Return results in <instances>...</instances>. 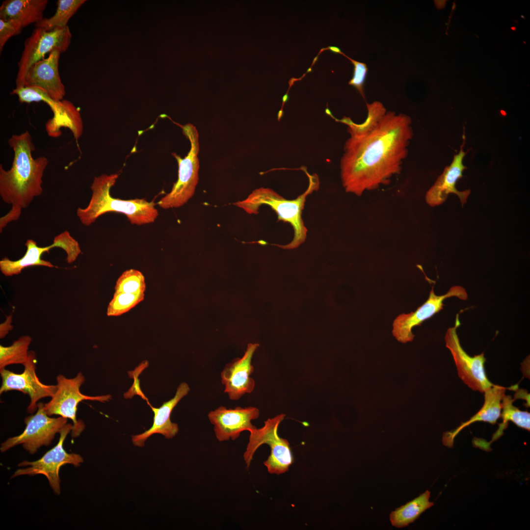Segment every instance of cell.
<instances>
[{
  "instance_id": "83f0119b",
  "label": "cell",
  "mask_w": 530,
  "mask_h": 530,
  "mask_svg": "<svg viewBox=\"0 0 530 530\" xmlns=\"http://www.w3.org/2000/svg\"><path fill=\"white\" fill-rule=\"evenodd\" d=\"M144 298V292L114 293L107 309L108 316H118L130 311Z\"/></svg>"
},
{
  "instance_id": "4fadbf2b",
  "label": "cell",
  "mask_w": 530,
  "mask_h": 530,
  "mask_svg": "<svg viewBox=\"0 0 530 530\" xmlns=\"http://www.w3.org/2000/svg\"><path fill=\"white\" fill-rule=\"evenodd\" d=\"M36 356L33 351H29L28 359L24 366V370L16 373L7 369L0 370L1 385L0 394L16 390L27 395L30 403L27 408L28 413H34L37 409L38 401L45 398H52L55 392L56 385H46L39 379L36 373Z\"/></svg>"
},
{
  "instance_id": "cb8c5ba5",
  "label": "cell",
  "mask_w": 530,
  "mask_h": 530,
  "mask_svg": "<svg viewBox=\"0 0 530 530\" xmlns=\"http://www.w3.org/2000/svg\"><path fill=\"white\" fill-rule=\"evenodd\" d=\"M430 497V492L426 490L418 497L396 508L390 515L392 525L402 528L414 522L424 512L434 505V503L429 501Z\"/></svg>"
},
{
  "instance_id": "8992f818",
  "label": "cell",
  "mask_w": 530,
  "mask_h": 530,
  "mask_svg": "<svg viewBox=\"0 0 530 530\" xmlns=\"http://www.w3.org/2000/svg\"><path fill=\"white\" fill-rule=\"evenodd\" d=\"M181 127L183 133L190 142V148L184 158L176 153L172 154L178 164V179L171 190L158 202L163 209L178 208L185 204L193 196L199 180V142L197 130L191 124Z\"/></svg>"
},
{
  "instance_id": "f1b7e54d",
  "label": "cell",
  "mask_w": 530,
  "mask_h": 530,
  "mask_svg": "<svg viewBox=\"0 0 530 530\" xmlns=\"http://www.w3.org/2000/svg\"><path fill=\"white\" fill-rule=\"evenodd\" d=\"M145 289L143 274L137 270L130 269L124 271L117 280L115 293L144 292Z\"/></svg>"
},
{
  "instance_id": "7a4b0ae2",
  "label": "cell",
  "mask_w": 530,
  "mask_h": 530,
  "mask_svg": "<svg viewBox=\"0 0 530 530\" xmlns=\"http://www.w3.org/2000/svg\"><path fill=\"white\" fill-rule=\"evenodd\" d=\"M8 143L14 157L10 169L0 165V196L11 208L0 219V233L9 222L18 220L22 211L42 193V178L49 163L45 156L32 157L35 147L28 131L12 135Z\"/></svg>"
},
{
  "instance_id": "5b68a950",
  "label": "cell",
  "mask_w": 530,
  "mask_h": 530,
  "mask_svg": "<svg viewBox=\"0 0 530 530\" xmlns=\"http://www.w3.org/2000/svg\"><path fill=\"white\" fill-rule=\"evenodd\" d=\"M285 417L284 414L268 418L264 425L251 430L249 442L243 457L246 466H250L257 449L263 444L270 447V454L264 464L271 474L280 475L289 470L293 462V457L287 440L281 438L278 433L280 423Z\"/></svg>"
},
{
  "instance_id": "3957f363",
  "label": "cell",
  "mask_w": 530,
  "mask_h": 530,
  "mask_svg": "<svg viewBox=\"0 0 530 530\" xmlns=\"http://www.w3.org/2000/svg\"><path fill=\"white\" fill-rule=\"evenodd\" d=\"M119 175L103 174L95 177L91 185L92 195L88 205L78 208L76 214L81 223L89 226L99 217L107 212L124 214L130 223L138 226L154 222L159 215L154 201L136 198L123 200L114 198L110 194Z\"/></svg>"
},
{
  "instance_id": "9c48e42d",
  "label": "cell",
  "mask_w": 530,
  "mask_h": 530,
  "mask_svg": "<svg viewBox=\"0 0 530 530\" xmlns=\"http://www.w3.org/2000/svg\"><path fill=\"white\" fill-rule=\"evenodd\" d=\"M72 38L68 26L46 30L35 27L24 43V50L18 63L16 87L24 85L25 79L29 68L43 59L53 51L59 50L61 53L69 48Z\"/></svg>"
},
{
  "instance_id": "ac0fdd59",
  "label": "cell",
  "mask_w": 530,
  "mask_h": 530,
  "mask_svg": "<svg viewBox=\"0 0 530 530\" xmlns=\"http://www.w3.org/2000/svg\"><path fill=\"white\" fill-rule=\"evenodd\" d=\"M463 142L458 154L455 155L450 165L446 166L434 185L426 192L425 200L428 205L435 207L443 204L447 199L448 194L454 193L459 197L462 205L467 202L470 194V190L458 191L456 188L457 181L462 177V172L466 167L463 164V159L467 152L463 150L465 143V135H463Z\"/></svg>"
},
{
  "instance_id": "30bf717a",
  "label": "cell",
  "mask_w": 530,
  "mask_h": 530,
  "mask_svg": "<svg viewBox=\"0 0 530 530\" xmlns=\"http://www.w3.org/2000/svg\"><path fill=\"white\" fill-rule=\"evenodd\" d=\"M73 424H66L59 433L60 437L58 443L48 451L41 458L34 461H24L19 464V467H27L16 470L11 477L22 475H43L47 478L49 484L54 493H60L59 471L66 464L78 467L83 462L82 457L79 454L67 452L63 445L67 435L72 431Z\"/></svg>"
},
{
  "instance_id": "6da1fadb",
  "label": "cell",
  "mask_w": 530,
  "mask_h": 530,
  "mask_svg": "<svg viewBox=\"0 0 530 530\" xmlns=\"http://www.w3.org/2000/svg\"><path fill=\"white\" fill-rule=\"evenodd\" d=\"M411 124L407 115L389 111L370 132L350 135L340 163L346 192L360 196L400 173L413 136Z\"/></svg>"
},
{
  "instance_id": "ffe728a7",
  "label": "cell",
  "mask_w": 530,
  "mask_h": 530,
  "mask_svg": "<svg viewBox=\"0 0 530 530\" xmlns=\"http://www.w3.org/2000/svg\"><path fill=\"white\" fill-rule=\"evenodd\" d=\"M509 389L494 384L484 393V403L480 409L469 420L461 423L456 428L444 432L442 443L444 446L452 448L455 437L465 427L476 422H484L495 424L500 418L501 402L506 390Z\"/></svg>"
},
{
  "instance_id": "f546056e",
  "label": "cell",
  "mask_w": 530,
  "mask_h": 530,
  "mask_svg": "<svg viewBox=\"0 0 530 530\" xmlns=\"http://www.w3.org/2000/svg\"><path fill=\"white\" fill-rule=\"evenodd\" d=\"M341 54L347 58L354 66L353 77L348 82V84L354 87L360 93L362 97L365 99L364 92V84L368 71L367 65L364 63L350 58L343 53Z\"/></svg>"
},
{
  "instance_id": "484cf974",
  "label": "cell",
  "mask_w": 530,
  "mask_h": 530,
  "mask_svg": "<svg viewBox=\"0 0 530 530\" xmlns=\"http://www.w3.org/2000/svg\"><path fill=\"white\" fill-rule=\"evenodd\" d=\"M367 106L368 116L366 119L361 124L355 123L350 118L347 117H344L342 119L338 120V121L347 125V132L350 135H363L370 132L387 112L383 105L378 101H375L371 104L367 103Z\"/></svg>"
},
{
  "instance_id": "603a6c76",
  "label": "cell",
  "mask_w": 530,
  "mask_h": 530,
  "mask_svg": "<svg viewBox=\"0 0 530 530\" xmlns=\"http://www.w3.org/2000/svg\"><path fill=\"white\" fill-rule=\"evenodd\" d=\"M515 399L509 395H504L501 402L500 418L502 419V422L498 424L499 427L493 434L492 439L489 442L482 439L475 438L473 441L474 446L484 450H490V445L503 435L504 431L508 426L509 422L513 423L522 429L530 431V413L527 411L520 410L515 406L513 405Z\"/></svg>"
},
{
  "instance_id": "2e32d148",
  "label": "cell",
  "mask_w": 530,
  "mask_h": 530,
  "mask_svg": "<svg viewBox=\"0 0 530 530\" xmlns=\"http://www.w3.org/2000/svg\"><path fill=\"white\" fill-rule=\"evenodd\" d=\"M259 346L250 343L241 358L234 359L227 364L221 372V383L225 386L224 393L231 400L239 399L245 394L251 393L255 382L251 377L254 371L251 364L253 355Z\"/></svg>"
},
{
  "instance_id": "836d02e7",
  "label": "cell",
  "mask_w": 530,
  "mask_h": 530,
  "mask_svg": "<svg viewBox=\"0 0 530 530\" xmlns=\"http://www.w3.org/2000/svg\"><path fill=\"white\" fill-rule=\"evenodd\" d=\"M323 50H329L331 52L334 53L342 54V53L341 50L339 48L335 46H329L327 48L323 49L322 50H321V51H323Z\"/></svg>"
},
{
  "instance_id": "7c38bea8",
  "label": "cell",
  "mask_w": 530,
  "mask_h": 530,
  "mask_svg": "<svg viewBox=\"0 0 530 530\" xmlns=\"http://www.w3.org/2000/svg\"><path fill=\"white\" fill-rule=\"evenodd\" d=\"M26 250L24 255L20 259L12 261L5 257L0 261V270L6 276L19 274L24 268L32 266L40 265L48 267L54 266L49 261L42 260V255L54 247H59L66 253L68 261L75 260L80 254L81 250L79 242L65 231L56 236L52 244L40 247L35 241L27 239L26 243Z\"/></svg>"
},
{
  "instance_id": "9a60e30c",
  "label": "cell",
  "mask_w": 530,
  "mask_h": 530,
  "mask_svg": "<svg viewBox=\"0 0 530 530\" xmlns=\"http://www.w3.org/2000/svg\"><path fill=\"white\" fill-rule=\"evenodd\" d=\"M259 410L255 407H237L227 409L221 406L210 412L208 418L213 425L217 439L220 442L235 440L244 431L250 432L256 427L251 423L258 418Z\"/></svg>"
},
{
  "instance_id": "52a82bcc",
  "label": "cell",
  "mask_w": 530,
  "mask_h": 530,
  "mask_svg": "<svg viewBox=\"0 0 530 530\" xmlns=\"http://www.w3.org/2000/svg\"><path fill=\"white\" fill-rule=\"evenodd\" d=\"M56 379V390L51 400L44 403V410L49 416L58 415L70 419L73 423L71 435L77 437L85 428L84 423L77 419L79 403L85 400L107 402L112 397L110 395L90 396L82 394L80 388L85 381V377L81 372L73 378L59 374Z\"/></svg>"
},
{
  "instance_id": "4316f807",
  "label": "cell",
  "mask_w": 530,
  "mask_h": 530,
  "mask_svg": "<svg viewBox=\"0 0 530 530\" xmlns=\"http://www.w3.org/2000/svg\"><path fill=\"white\" fill-rule=\"evenodd\" d=\"M31 337L23 336L10 346L0 345V370L13 364L24 366L27 362Z\"/></svg>"
},
{
  "instance_id": "d4e9b609",
  "label": "cell",
  "mask_w": 530,
  "mask_h": 530,
  "mask_svg": "<svg viewBox=\"0 0 530 530\" xmlns=\"http://www.w3.org/2000/svg\"><path fill=\"white\" fill-rule=\"evenodd\" d=\"M85 1L84 0H58L54 14L49 18H44L34 25L35 27L49 31L68 26L69 20Z\"/></svg>"
},
{
  "instance_id": "ba28073f",
  "label": "cell",
  "mask_w": 530,
  "mask_h": 530,
  "mask_svg": "<svg viewBox=\"0 0 530 530\" xmlns=\"http://www.w3.org/2000/svg\"><path fill=\"white\" fill-rule=\"evenodd\" d=\"M44 403L39 402L35 414L25 418L26 427L20 435L9 438L0 445L4 452L19 445L30 454H34L41 447L48 446L55 434L59 433L67 422L62 417L52 418L45 412Z\"/></svg>"
},
{
  "instance_id": "4dcf8cb0",
  "label": "cell",
  "mask_w": 530,
  "mask_h": 530,
  "mask_svg": "<svg viewBox=\"0 0 530 530\" xmlns=\"http://www.w3.org/2000/svg\"><path fill=\"white\" fill-rule=\"evenodd\" d=\"M18 21L0 19V52L7 41L12 36L20 34L23 28Z\"/></svg>"
},
{
  "instance_id": "8fae6325",
  "label": "cell",
  "mask_w": 530,
  "mask_h": 530,
  "mask_svg": "<svg viewBox=\"0 0 530 530\" xmlns=\"http://www.w3.org/2000/svg\"><path fill=\"white\" fill-rule=\"evenodd\" d=\"M460 324L459 314H457L454 325L449 328L446 333V346L452 356L460 379L472 390L483 393L494 385L486 375L484 367L486 358L483 353L472 357L464 350L457 333Z\"/></svg>"
},
{
  "instance_id": "7402d4cb",
  "label": "cell",
  "mask_w": 530,
  "mask_h": 530,
  "mask_svg": "<svg viewBox=\"0 0 530 530\" xmlns=\"http://www.w3.org/2000/svg\"><path fill=\"white\" fill-rule=\"evenodd\" d=\"M47 0H6L0 7V19L19 21L25 27L44 19Z\"/></svg>"
},
{
  "instance_id": "1f68e13d",
  "label": "cell",
  "mask_w": 530,
  "mask_h": 530,
  "mask_svg": "<svg viewBox=\"0 0 530 530\" xmlns=\"http://www.w3.org/2000/svg\"><path fill=\"white\" fill-rule=\"evenodd\" d=\"M148 362L147 361H143L135 368L134 371H130L132 373H129V374H131L132 375V376L130 377H133L134 383L129 390L124 394V396L126 398H131L134 395H137L140 396L143 399L146 400L147 403L149 402L148 399L144 396L140 389L139 380L138 379V376L139 374L148 366Z\"/></svg>"
},
{
  "instance_id": "e575fe53",
  "label": "cell",
  "mask_w": 530,
  "mask_h": 530,
  "mask_svg": "<svg viewBox=\"0 0 530 530\" xmlns=\"http://www.w3.org/2000/svg\"><path fill=\"white\" fill-rule=\"evenodd\" d=\"M511 28L512 29V30H515L516 29L515 27H511Z\"/></svg>"
},
{
  "instance_id": "e0dca14e",
  "label": "cell",
  "mask_w": 530,
  "mask_h": 530,
  "mask_svg": "<svg viewBox=\"0 0 530 530\" xmlns=\"http://www.w3.org/2000/svg\"><path fill=\"white\" fill-rule=\"evenodd\" d=\"M61 52L55 49L48 56L34 63L26 75L24 85L39 88L55 101H61L65 95V88L58 71Z\"/></svg>"
},
{
  "instance_id": "d6a6232c",
  "label": "cell",
  "mask_w": 530,
  "mask_h": 530,
  "mask_svg": "<svg viewBox=\"0 0 530 530\" xmlns=\"http://www.w3.org/2000/svg\"><path fill=\"white\" fill-rule=\"evenodd\" d=\"M12 316H9L5 321L0 325V337L3 338L8 334V332L12 328L11 325Z\"/></svg>"
},
{
  "instance_id": "277c9868",
  "label": "cell",
  "mask_w": 530,
  "mask_h": 530,
  "mask_svg": "<svg viewBox=\"0 0 530 530\" xmlns=\"http://www.w3.org/2000/svg\"><path fill=\"white\" fill-rule=\"evenodd\" d=\"M305 172L309 179L308 187L294 199H285L270 188L261 187L253 190L246 199L234 204L249 214H257L262 205L268 206L276 213L278 221L291 225L293 238L290 243L279 245L284 249L296 248L304 243L307 238V229L302 218V211L307 196L318 189L319 180L316 174Z\"/></svg>"
},
{
  "instance_id": "44dd1931",
  "label": "cell",
  "mask_w": 530,
  "mask_h": 530,
  "mask_svg": "<svg viewBox=\"0 0 530 530\" xmlns=\"http://www.w3.org/2000/svg\"><path fill=\"white\" fill-rule=\"evenodd\" d=\"M51 108L53 116L46 124V130L50 136L56 137L61 134L60 128L69 129L76 139L83 132V125L79 110L70 101H55L50 97L45 102Z\"/></svg>"
},
{
  "instance_id": "5bb4252c",
  "label": "cell",
  "mask_w": 530,
  "mask_h": 530,
  "mask_svg": "<svg viewBox=\"0 0 530 530\" xmlns=\"http://www.w3.org/2000/svg\"><path fill=\"white\" fill-rule=\"evenodd\" d=\"M451 297L465 300L468 296L466 290L458 286L451 287L446 294L437 295L433 286L428 299L416 311L407 314H400L395 319L393 323V335L398 341L402 343L412 341L414 338L412 329L420 326L425 320L443 310L445 306L443 301Z\"/></svg>"
},
{
  "instance_id": "d6986e66",
  "label": "cell",
  "mask_w": 530,
  "mask_h": 530,
  "mask_svg": "<svg viewBox=\"0 0 530 530\" xmlns=\"http://www.w3.org/2000/svg\"><path fill=\"white\" fill-rule=\"evenodd\" d=\"M189 390L188 384L182 382L178 387L175 396L164 402L159 408L154 407L149 402L147 403L154 413L153 424L151 428L143 433L132 436L134 445L144 446L145 441L154 434H162L167 439L174 437L178 432L179 427L176 423L171 421L170 416L174 408L188 393Z\"/></svg>"
}]
</instances>
